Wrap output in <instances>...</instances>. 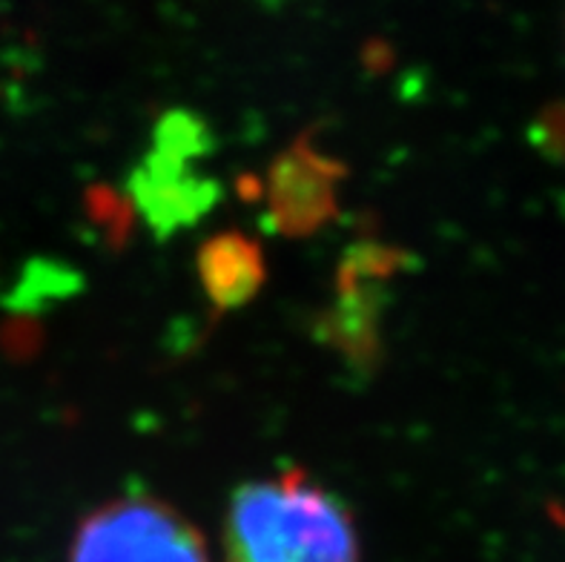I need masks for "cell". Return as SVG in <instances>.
Masks as SVG:
<instances>
[{"label":"cell","instance_id":"cell-1","mask_svg":"<svg viewBox=\"0 0 565 562\" xmlns=\"http://www.w3.org/2000/svg\"><path fill=\"white\" fill-rule=\"evenodd\" d=\"M224 554L227 562H359V531L342 497L294 468L230 497Z\"/></svg>","mask_w":565,"mask_h":562},{"label":"cell","instance_id":"cell-2","mask_svg":"<svg viewBox=\"0 0 565 562\" xmlns=\"http://www.w3.org/2000/svg\"><path fill=\"white\" fill-rule=\"evenodd\" d=\"M66 562H213V556L179 508L136 491L86 513Z\"/></svg>","mask_w":565,"mask_h":562},{"label":"cell","instance_id":"cell-3","mask_svg":"<svg viewBox=\"0 0 565 562\" xmlns=\"http://www.w3.org/2000/svg\"><path fill=\"white\" fill-rule=\"evenodd\" d=\"M204 150V127L184 113L161 121L156 150L132 179V192L147 219L161 230L184 227L199 219L215 199V184L195 176L193 161Z\"/></svg>","mask_w":565,"mask_h":562},{"label":"cell","instance_id":"cell-4","mask_svg":"<svg viewBox=\"0 0 565 562\" xmlns=\"http://www.w3.org/2000/svg\"><path fill=\"white\" fill-rule=\"evenodd\" d=\"M342 167L299 141L276 158L267 176V215L285 235H308L324 227L339 210Z\"/></svg>","mask_w":565,"mask_h":562},{"label":"cell","instance_id":"cell-5","mask_svg":"<svg viewBox=\"0 0 565 562\" xmlns=\"http://www.w3.org/2000/svg\"><path fill=\"white\" fill-rule=\"evenodd\" d=\"M199 276L207 299L218 310L247 305L265 285V256L244 233L213 235L199 253Z\"/></svg>","mask_w":565,"mask_h":562}]
</instances>
